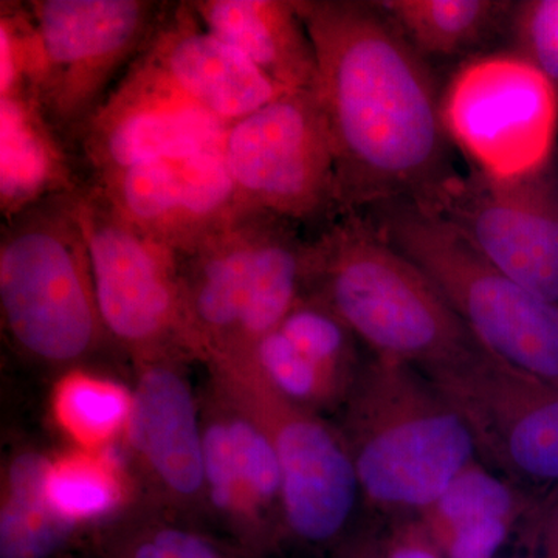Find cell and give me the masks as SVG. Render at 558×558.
<instances>
[{"mask_svg":"<svg viewBox=\"0 0 558 558\" xmlns=\"http://www.w3.org/2000/svg\"><path fill=\"white\" fill-rule=\"evenodd\" d=\"M208 369L209 384L269 436L281 469L288 539L311 546L341 539L360 487L339 428L282 398L247 363H222Z\"/></svg>","mask_w":558,"mask_h":558,"instance_id":"10","label":"cell"},{"mask_svg":"<svg viewBox=\"0 0 558 558\" xmlns=\"http://www.w3.org/2000/svg\"><path fill=\"white\" fill-rule=\"evenodd\" d=\"M97 549L98 558H263L145 501L100 527Z\"/></svg>","mask_w":558,"mask_h":558,"instance_id":"26","label":"cell"},{"mask_svg":"<svg viewBox=\"0 0 558 558\" xmlns=\"http://www.w3.org/2000/svg\"><path fill=\"white\" fill-rule=\"evenodd\" d=\"M464 418L476 453L512 481L558 487V388L484 348L425 373Z\"/></svg>","mask_w":558,"mask_h":558,"instance_id":"12","label":"cell"},{"mask_svg":"<svg viewBox=\"0 0 558 558\" xmlns=\"http://www.w3.org/2000/svg\"><path fill=\"white\" fill-rule=\"evenodd\" d=\"M341 410L360 495L377 512L416 517L476 458L464 418L409 363L363 362Z\"/></svg>","mask_w":558,"mask_h":558,"instance_id":"3","label":"cell"},{"mask_svg":"<svg viewBox=\"0 0 558 558\" xmlns=\"http://www.w3.org/2000/svg\"><path fill=\"white\" fill-rule=\"evenodd\" d=\"M132 410L134 389L86 366L62 371L51 389V418L76 449H116L130 428Z\"/></svg>","mask_w":558,"mask_h":558,"instance_id":"25","label":"cell"},{"mask_svg":"<svg viewBox=\"0 0 558 558\" xmlns=\"http://www.w3.org/2000/svg\"><path fill=\"white\" fill-rule=\"evenodd\" d=\"M336 154L337 215L427 204L454 172L428 61L374 2L296 0Z\"/></svg>","mask_w":558,"mask_h":558,"instance_id":"1","label":"cell"},{"mask_svg":"<svg viewBox=\"0 0 558 558\" xmlns=\"http://www.w3.org/2000/svg\"><path fill=\"white\" fill-rule=\"evenodd\" d=\"M535 505L515 481L495 476L475 458L416 517L444 558H494Z\"/></svg>","mask_w":558,"mask_h":558,"instance_id":"20","label":"cell"},{"mask_svg":"<svg viewBox=\"0 0 558 558\" xmlns=\"http://www.w3.org/2000/svg\"><path fill=\"white\" fill-rule=\"evenodd\" d=\"M374 355L429 373L481 347L446 296L369 219L339 213L310 240L307 290Z\"/></svg>","mask_w":558,"mask_h":558,"instance_id":"2","label":"cell"},{"mask_svg":"<svg viewBox=\"0 0 558 558\" xmlns=\"http://www.w3.org/2000/svg\"><path fill=\"white\" fill-rule=\"evenodd\" d=\"M417 204V202H416ZM488 264L558 304V174L494 180L453 178L427 204Z\"/></svg>","mask_w":558,"mask_h":558,"instance_id":"13","label":"cell"},{"mask_svg":"<svg viewBox=\"0 0 558 558\" xmlns=\"http://www.w3.org/2000/svg\"><path fill=\"white\" fill-rule=\"evenodd\" d=\"M204 27L284 92L315 90L317 57L296 0H196Z\"/></svg>","mask_w":558,"mask_h":558,"instance_id":"19","label":"cell"},{"mask_svg":"<svg viewBox=\"0 0 558 558\" xmlns=\"http://www.w3.org/2000/svg\"><path fill=\"white\" fill-rule=\"evenodd\" d=\"M223 159L244 208L299 226L337 215L336 154L315 90L288 92L230 124Z\"/></svg>","mask_w":558,"mask_h":558,"instance_id":"11","label":"cell"},{"mask_svg":"<svg viewBox=\"0 0 558 558\" xmlns=\"http://www.w3.org/2000/svg\"><path fill=\"white\" fill-rule=\"evenodd\" d=\"M371 558H387V549H385V538L384 542H381L379 548L376 549V553H374L373 557Z\"/></svg>","mask_w":558,"mask_h":558,"instance_id":"30","label":"cell"},{"mask_svg":"<svg viewBox=\"0 0 558 558\" xmlns=\"http://www.w3.org/2000/svg\"><path fill=\"white\" fill-rule=\"evenodd\" d=\"M40 46L38 101L58 137L78 160L81 140L123 69L156 35L171 3L154 0H33ZM81 167V165H80Z\"/></svg>","mask_w":558,"mask_h":558,"instance_id":"7","label":"cell"},{"mask_svg":"<svg viewBox=\"0 0 558 558\" xmlns=\"http://www.w3.org/2000/svg\"><path fill=\"white\" fill-rule=\"evenodd\" d=\"M44 494L53 512L78 531L106 526L142 501L137 478L116 449L69 447L49 454Z\"/></svg>","mask_w":558,"mask_h":558,"instance_id":"22","label":"cell"},{"mask_svg":"<svg viewBox=\"0 0 558 558\" xmlns=\"http://www.w3.org/2000/svg\"><path fill=\"white\" fill-rule=\"evenodd\" d=\"M229 124L180 94L143 53L81 140L87 183L150 161L223 145Z\"/></svg>","mask_w":558,"mask_h":558,"instance_id":"15","label":"cell"},{"mask_svg":"<svg viewBox=\"0 0 558 558\" xmlns=\"http://www.w3.org/2000/svg\"><path fill=\"white\" fill-rule=\"evenodd\" d=\"M377 9L407 43L428 58L476 57L508 33L513 2L502 0H381Z\"/></svg>","mask_w":558,"mask_h":558,"instance_id":"23","label":"cell"},{"mask_svg":"<svg viewBox=\"0 0 558 558\" xmlns=\"http://www.w3.org/2000/svg\"><path fill=\"white\" fill-rule=\"evenodd\" d=\"M440 290L481 348L558 388V304L513 281L438 213L411 201L365 213Z\"/></svg>","mask_w":558,"mask_h":558,"instance_id":"6","label":"cell"},{"mask_svg":"<svg viewBox=\"0 0 558 558\" xmlns=\"http://www.w3.org/2000/svg\"><path fill=\"white\" fill-rule=\"evenodd\" d=\"M296 227L244 208L175 253L193 360L209 368L244 357L303 299L307 240Z\"/></svg>","mask_w":558,"mask_h":558,"instance_id":"4","label":"cell"},{"mask_svg":"<svg viewBox=\"0 0 558 558\" xmlns=\"http://www.w3.org/2000/svg\"><path fill=\"white\" fill-rule=\"evenodd\" d=\"M508 35L513 51L558 87V0L513 2Z\"/></svg>","mask_w":558,"mask_h":558,"instance_id":"27","label":"cell"},{"mask_svg":"<svg viewBox=\"0 0 558 558\" xmlns=\"http://www.w3.org/2000/svg\"><path fill=\"white\" fill-rule=\"evenodd\" d=\"M49 454L22 447L2 469L0 558H54L80 534L60 519L44 494Z\"/></svg>","mask_w":558,"mask_h":558,"instance_id":"24","label":"cell"},{"mask_svg":"<svg viewBox=\"0 0 558 558\" xmlns=\"http://www.w3.org/2000/svg\"><path fill=\"white\" fill-rule=\"evenodd\" d=\"M384 538L385 532L373 526L359 529L354 534L340 539L339 548L336 549L332 558H371Z\"/></svg>","mask_w":558,"mask_h":558,"instance_id":"29","label":"cell"},{"mask_svg":"<svg viewBox=\"0 0 558 558\" xmlns=\"http://www.w3.org/2000/svg\"><path fill=\"white\" fill-rule=\"evenodd\" d=\"M440 119L473 171L494 180L526 178L550 167L558 87L517 51L476 54L442 87Z\"/></svg>","mask_w":558,"mask_h":558,"instance_id":"8","label":"cell"},{"mask_svg":"<svg viewBox=\"0 0 558 558\" xmlns=\"http://www.w3.org/2000/svg\"><path fill=\"white\" fill-rule=\"evenodd\" d=\"M554 558H558V557H554Z\"/></svg>","mask_w":558,"mask_h":558,"instance_id":"31","label":"cell"},{"mask_svg":"<svg viewBox=\"0 0 558 558\" xmlns=\"http://www.w3.org/2000/svg\"><path fill=\"white\" fill-rule=\"evenodd\" d=\"M3 220L50 194L87 185L78 160L44 117L35 92H0Z\"/></svg>","mask_w":558,"mask_h":558,"instance_id":"21","label":"cell"},{"mask_svg":"<svg viewBox=\"0 0 558 558\" xmlns=\"http://www.w3.org/2000/svg\"><path fill=\"white\" fill-rule=\"evenodd\" d=\"M92 281L110 341L132 363L190 354L178 256L121 218L100 191L80 190Z\"/></svg>","mask_w":558,"mask_h":558,"instance_id":"9","label":"cell"},{"mask_svg":"<svg viewBox=\"0 0 558 558\" xmlns=\"http://www.w3.org/2000/svg\"><path fill=\"white\" fill-rule=\"evenodd\" d=\"M387 558H444L417 517L396 519L385 532Z\"/></svg>","mask_w":558,"mask_h":558,"instance_id":"28","label":"cell"},{"mask_svg":"<svg viewBox=\"0 0 558 558\" xmlns=\"http://www.w3.org/2000/svg\"><path fill=\"white\" fill-rule=\"evenodd\" d=\"M201 411L207 515L242 548L267 558L288 539L281 469L269 436L213 385Z\"/></svg>","mask_w":558,"mask_h":558,"instance_id":"16","label":"cell"},{"mask_svg":"<svg viewBox=\"0 0 558 558\" xmlns=\"http://www.w3.org/2000/svg\"><path fill=\"white\" fill-rule=\"evenodd\" d=\"M143 57L180 94L229 126L288 94L208 32L191 2L170 5Z\"/></svg>","mask_w":558,"mask_h":558,"instance_id":"18","label":"cell"},{"mask_svg":"<svg viewBox=\"0 0 558 558\" xmlns=\"http://www.w3.org/2000/svg\"><path fill=\"white\" fill-rule=\"evenodd\" d=\"M80 190L28 205L0 234L3 332L21 355L61 373L112 343L95 299Z\"/></svg>","mask_w":558,"mask_h":558,"instance_id":"5","label":"cell"},{"mask_svg":"<svg viewBox=\"0 0 558 558\" xmlns=\"http://www.w3.org/2000/svg\"><path fill=\"white\" fill-rule=\"evenodd\" d=\"M135 229L185 252L229 223L242 207L223 159V145L150 161L87 183Z\"/></svg>","mask_w":558,"mask_h":558,"instance_id":"17","label":"cell"},{"mask_svg":"<svg viewBox=\"0 0 558 558\" xmlns=\"http://www.w3.org/2000/svg\"><path fill=\"white\" fill-rule=\"evenodd\" d=\"M185 354L134 363V410L124 446L142 501L193 521L205 510L201 402Z\"/></svg>","mask_w":558,"mask_h":558,"instance_id":"14","label":"cell"}]
</instances>
